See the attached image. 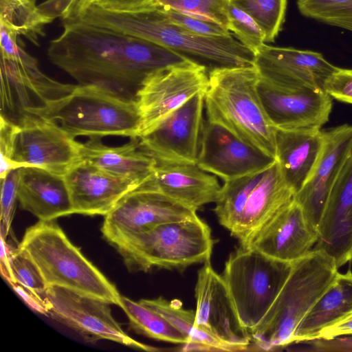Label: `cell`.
Wrapping results in <instances>:
<instances>
[{"label":"cell","mask_w":352,"mask_h":352,"mask_svg":"<svg viewBox=\"0 0 352 352\" xmlns=\"http://www.w3.org/2000/svg\"><path fill=\"white\" fill-rule=\"evenodd\" d=\"M63 26L62 34L49 43L51 63L78 85L126 100L135 102L151 74L192 60L149 41L78 20H63Z\"/></svg>","instance_id":"1"},{"label":"cell","mask_w":352,"mask_h":352,"mask_svg":"<svg viewBox=\"0 0 352 352\" xmlns=\"http://www.w3.org/2000/svg\"><path fill=\"white\" fill-rule=\"evenodd\" d=\"M261 28L265 43L274 41L285 21L287 0H232Z\"/></svg>","instance_id":"32"},{"label":"cell","mask_w":352,"mask_h":352,"mask_svg":"<svg viewBox=\"0 0 352 352\" xmlns=\"http://www.w3.org/2000/svg\"><path fill=\"white\" fill-rule=\"evenodd\" d=\"M154 0H95L93 4L115 11H138L153 8Z\"/></svg>","instance_id":"42"},{"label":"cell","mask_w":352,"mask_h":352,"mask_svg":"<svg viewBox=\"0 0 352 352\" xmlns=\"http://www.w3.org/2000/svg\"><path fill=\"white\" fill-rule=\"evenodd\" d=\"M324 144L308 181L295 196L308 222L317 230L330 193L352 147V125L324 131Z\"/></svg>","instance_id":"19"},{"label":"cell","mask_w":352,"mask_h":352,"mask_svg":"<svg viewBox=\"0 0 352 352\" xmlns=\"http://www.w3.org/2000/svg\"><path fill=\"white\" fill-rule=\"evenodd\" d=\"M204 96L205 93L195 96L140 136L141 147L159 161L197 164L204 124Z\"/></svg>","instance_id":"16"},{"label":"cell","mask_w":352,"mask_h":352,"mask_svg":"<svg viewBox=\"0 0 352 352\" xmlns=\"http://www.w3.org/2000/svg\"><path fill=\"white\" fill-rule=\"evenodd\" d=\"M139 187L162 193L196 211L215 203L221 188L216 177L197 164L159 160L151 177Z\"/></svg>","instance_id":"23"},{"label":"cell","mask_w":352,"mask_h":352,"mask_svg":"<svg viewBox=\"0 0 352 352\" xmlns=\"http://www.w3.org/2000/svg\"><path fill=\"white\" fill-rule=\"evenodd\" d=\"M19 168L1 179V236L6 239L11 228L17 200Z\"/></svg>","instance_id":"38"},{"label":"cell","mask_w":352,"mask_h":352,"mask_svg":"<svg viewBox=\"0 0 352 352\" xmlns=\"http://www.w3.org/2000/svg\"><path fill=\"white\" fill-rule=\"evenodd\" d=\"M79 151L81 160L140 185L151 177L157 164L156 159L141 147L138 138L120 146H108L100 139H89L80 142Z\"/></svg>","instance_id":"27"},{"label":"cell","mask_w":352,"mask_h":352,"mask_svg":"<svg viewBox=\"0 0 352 352\" xmlns=\"http://www.w3.org/2000/svg\"><path fill=\"white\" fill-rule=\"evenodd\" d=\"M76 85L50 78L31 55L19 60L1 56L0 117L19 125L28 116L69 95Z\"/></svg>","instance_id":"10"},{"label":"cell","mask_w":352,"mask_h":352,"mask_svg":"<svg viewBox=\"0 0 352 352\" xmlns=\"http://www.w3.org/2000/svg\"><path fill=\"white\" fill-rule=\"evenodd\" d=\"M72 0H46L38 5L42 12L53 21L63 17Z\"/></svg>","instance_id":"46"},{"label":"cell","mask_w":352,"mask_h":352,"mask_svg":"<svg viewBox=\"0 0 352 352\" xmlns=\"http://www.w3.org/2000/svg\"><path fill=\"white\" fill-rule=\"evenodd\" d=\"M318 239L317 230L308 222L302 208L294 199L258 230L245 248L292 263L305 256Z\"/></svg>","instance_id":"18"},{"label":"cell","mask_w":352,"mask_h":352,"mask_svg":"<svg viewBox=\"0 0 352 352\" xmlns=\"http://www.w3.org/2000/svg\"><path fill=\"white\" fill-rule=\"evenodd\" d=\"M352 313V272L337 273L329 287L322 294L298 326L294 343L316 339L324 328Z\"/></svg>","instance_id":"28"},{"label":"cell","mask_w":352,"mask_h":352,"mask_svg":"<svg viewBox=\"0 0 352 352\" xmlns=\"http://www.w3.org/2000/svg\"><path fill=\"white\" fill-rule=\"evenodd\" d=\"M320 129L276 130V160L295 195L308 181L321 156L324 135Z\"/></svg>","instance_id":"26"},{"label":"cell","mask_w":352,"mask_h":352,"mask_svg":"<svg viewBox=\"0 0 352 352\" xmlns=\"http://www.w3.org/2000/svg\"><path fill=\"white\" fill-rule=\"evenodd\" d=\"M11 264L16 283L36 294H44L47 286L34 263L25 252L17 248L12 250Z\"/></svg>","instance_id":"36"},{"label":"cell","mask_w":352,"mask_h":352,"mask_svg":"<svg viewBox=\"0 0 352 352\" xmlns=\"http://www.w3.org/2000/svg\"><path fill=\"white\" fill-rule=\"evenodd\" d=\"M49 315L89 341L108 340L146 351L159 349L138 342L124 331L111 314L109 303L67 288L51 286L44 293Z\"/></svg>","instance_id":"11"},{"label":"cell","mask_w":352,"mask_h":352,"mask_svg":"<svg viewBox=\"0 0 352 352\" xmlns=\"http://www.w3.org/2000/svg\"><path fill=\"white\" fill-rule=\"evenodd\" d=\"M338 269L333 258L321 250L312 249L292 263L280 292L250 333L255 349L274 351L294 344L298 326L333 283Z\"/></svg>","instance_id":"4"},{"label":"cell","mask_w":352,"mask_h":352,"mask_svg":"<svg viewBox=\"0 0 352 352\" xmlns=\"http://www.w3.org/2000/svg\"><path fill=\"white\" fill-rule=\"evenodd\" d=\"M17 249L34 263L47 287L57 286L120 307L122 296L74 245L58 223L39 221L29 227Z\"/></svg>","instance_id":"5"},{"label":"cell","mask_w":352,"mask_h":352,"mask_svg":"<svg viewBox=\"0 0 352 352\" xmlns=\"http://www.w3.org/2000/svg\"><path fill=\"white\" fill-rule=\"evenodd\" d=\"M157 9L171 23L195 34L214 37L232 36V33L225 26L215 22L201 19L173 9Z\"/></svg>","instance_id":"37"},{"label":"cell","mask_w":352,"mask_h":352,"mask_svg":"<svg viewBox=\"0 0 352 352\" xmlns=\"http://www.w3.org/2000/svg\"><path fill=\"white\" fill-rule=\"evenodd\" d=\"M52 19L45 16L36 0H0V23L38 46L45 27Z\"/></svg>","instance_id":"30"},{"label":"cell","mask_w":352,"mask_h":352,"mask_svg":"<svg viewBox=\"0 0 352 352\" xmlns=\"http://www.w3.org/2000/svg\"><path fill=\"white\" fill-rule=\"evenodd\" d=\"M34 116L57 123L74 138L139 137L140 117L136 102L118 98L95 87L78 84L69 95Z\"/></svg>","instance_id":"7"},{"label":"cell","mask_w":352,"mask_h":352,"mask_svg":"<svg viewBox=\"0 0 352 352\" xmlns=\"http://www.w3.org/2000/svg\"><path fill=\"white\" fill-rule=\"evenodd\" d=\"M292 263L240 246L225 263L221 276L239 319L250 333L261 322L285 283Z\"/></svg>","instance_id":"8"},{"label":"cell","mask_w":352,"mask_h":352,"mask_svg":"<svg viewBox=\"0 0 352 352\" xmlns=\"http://www.w3.org/2000/svg\"><path fill=\"white\" fill-rule=\"evenodd\" d=\"M18 126L12 160L21 167H38L64 176L81 161L80 142L57 123L30 116Z\"/></svg>","instance_id":"13"},{"label":"cell","mask_w":352,"mask_h":352,"mask_svg":"<svg viewBox=\"0 0 352 352\" xmlns=\"http://www.w3.org/2000/svg\"><path fill=\"white\" fill-rule=\"evenodd\" d=\"M110 244L130 272L153 267L180 271L210 261L214 240L210 227L197 216L160 224Z\"/></svg>","instance_id":"6"},{"label":"cell","mask_w":352,"mask_h":352,"mask_svg":"<svg viewBox=\"0 0 352 352\" xmlns=\"http://www.w3.org/2000/svg\"><path fill=\"white\" fill-rule=\"evenodd\" d=\"M352 335V313L339 322L323 329L316 338L331 339Z\"/></svg>","instance_id":"44"},{"label":"cell","mask_w":352,"mask_h":352,"mask_svg":"<svg viewBox=\"0 0 352 352\" xmlns=\"http://www.w3.org/2000/svg\"><path fill=\"white\" fill-rule=\"evenodd\" d=\"M195 292L197 327L237 351L250 350L251 336L241 324L226 285L210 261L199 270Z\"/></svg>","instance_id":"15"},{"label":"cell","mask_w":352,"mask_h":352,"mask_svg":"<svg viewBox=\"0 0 352 352\" xmlns=\"http://www.w3.org/2000/svg\"><path fill=\"white\" fill-rule=\"evenodd\" d=\"M94 1L95 0H72L62 19L70 20L76 19L85 10L92 5Z\"/></svg>","instance_id":"47"},{"label":"cell","mask_w":352,"mask_h":352,"mask_svg":"<svg viewBox=\"0 0 352 352\" xmlns=\"http://www.w3.org/2000/svg\"><path fill=\"white\" fill-rule=\"evenodd\" d=\"M17 201L23 210L39 221H53L74 214L64 176L38 167L19 168Z\"/></svg>","instance_id":"25"},{"label":"cell","mask_w":352,"mask_h":352,"mask_svg":"<svg viewBox=\"0 0 352 352\" xmlns=\"http://www.w3.org/2000/svg\"><path fill=\"white\" fill-rule=\"evenodd\" d=\"M208 83L206 65L193 60L164 67L148 76L136 96L140 117L139 137L195 96L206 93Z\"/></svg>","instance_id":"9"},{"label":"cell","mask_w":352,"mask_h":352,"mask_svg":"<svg viewBox=\"0 0 352 352\" xmlns=\"http://www.w3.org/2000/svg\"><path fill=\"white\" fill-rule=\"evenodd\" d=\"M323 89L332 98L352 104V69H338L324 82Z\"/></svg>","instance_id":"40"},{"label":"cell","mask_w":352,"mask_h":352,"mask_svg":"<svg viewBox=\"0 0 352 352\" xmlns=\"http://www.w3.org/2000/svg\"><path fill=\"white\" fill-rule=\"evenodd\" d=\"M301 14L352 32V0H297Z\"/></svg>","instance_id":"33"},{"label":"cell","mask_w":352,"mask_h":352,"mask_svg":"<svg viewBox=\"0 0 352 352\" xmlns=\"http://www.w3.org/2000/svg\"><path fill=\"white\" fill-rule=\"evenodd\" d=\"M11 253L12 250L6 239L1 236V272L2 276L10 285L16 283L12 268Z\"/></svg>","instance_id":"45"},{"label":"cell","mask_w":352,"mask_h":352,"mask_svg":"<svg viewBox=\"0 0 352 352\" xmlns=\"http://www.w3.org/2000/svg\"><path fill=\"white\" fill-rule=\"evenodd\" d=\"M144 305L166 318L187 340L182 351H237V350L197 327L195 310L183 307L179 300H168L160 296L153 299H141Z\"/></svg>","instance_id":"29"},{"label":"cell","mask_w":352,"mask_h":352,"mask_svg":"<svg viewBox=\"0 0 352 352\" xmlns=\"http://www.w3.org/2000/svg\"><path fill=\"white\" fill-rule=\"evenodd\" d=\"M18 128V125L0 117L1 179L10 170L21 168L12 160L14 140Z\"/></svg>","instance_id":"39"},{"label":"cell","mask_w":352,"mask_h":352,"mask_svg":"<svg viewBox=\"0 0 352 352\" xmlns=\"http://www.w3.org/2000/svg\"><path fill=\"white\" fill-rule=\"evenodd\" d=\"M276 160L267 168L252 174L244 208L230 233L245 247L258 230L278 211L294 199Z\"/></svg>","instance_id":"22"},{"label":"cell","mask_w":352,"mask_h":352,"mask_svg":"<svg viewBox=\"0 0 352 352\" xmlns=\"http://www.w3.org/2000/svg\"><path fill=\"white\" fill-rule=\"evenodd\" d=\"M313 249L331 256L338 268L352 260V147L330 193Z\"/></svg>","instance_id":"21"},{"label":"cell","mask_w":352,"mask_h":352,"mask_svg":"<svg viewBox=\"0 0 352 352\" xmlns=\"http://www.w3.org/2000/svg\"><path fill=\"white\" fill-rule=\"evenodd\" d=\"M299 343L305 344L306 351H352V335L338 336L331 339L316 338Z\"/></svg>","instance_id":"41"},{"label":"cell","mask_w":352,"mask_h":352,"mask_svg":"<svg viewBox=\"0 0 352 352\" xmlns=\"http://www.w3.org/2000/svg\"><path fill=\"white\" fill-rule=\"evenodd\" d=\"M232 0H154L153 8H168L226 28V8Z\"/></svg>","instance_id":"34"},{"label":"cell","mask_w":352,"mask_h":352,"mask_svg":"<svg viewBox=\"0 0 352 352\" xmlns=\"http://www.w3.org/2000/svg\"><path fill=\"white\" fill-rule=\"evenodd\" d=\"M120 308L129 318L133 331L155 340L184 344L186 338L162 316L144 305L122 296Z\"/></svg>","instance_id":"31"},{"label":"cell","mask_w":352,"mask_h":352,"mask_svg":"<svg viewBox=\"0 0 352 352\" xmlns=\"http://www.w3.org/2000/svg\"><path fill=\"white\" fill-rule=\"evenodd\" d=\"M74 214H107L128 192L140 186L136 181L107 172L81 160L64 175Z\"/></svg>","instance_id":"20"},{"label":"cell","mask_w":352,"mask_h":352,"mask_svg":"<svg viewBox=\"0 0 352 352\" xmlns=\"http://www.w3.org/2000/svg\"><path fill=\"white\" fill-rule=\"evenodd\" d=\"M276 160L223 127L204 121L197 162L204 170L227 182L261 171Z\"/></svg>","instance_id":"17"},{"label":"cell","mask_w":352,"mask_h":352,"mask_svg":"<svg viewBox=\"0 0 352 352\" xmlns=\"http://www.w3.org/2000/svg\"><path fill=\"white\" fill-rule=\"evenodd\" d=\"M258 91L276 129H320L329 119L333 98L316 84L272 83L260 78Z\"/></svg>","instance_id":"12"},{"label":"cell","mask_w":352,"mask_h":352,"mask_svg":"<svg viewBox=\"0 0 352 352\" xmlns=\"http://www.w3.org/2000/svg\"><path fill=\"white\" fill-rule=\"evenodd\" d=\"M197 211L159 192L138 187L104 216L101 232L109 243L160 224L197 217Z\"/></svg>","instance_id":"14"},{"label":"cell","mask_w":352,"mask_h":352,"mask_svg":"<svg viewBox=\"0 0 352 352\" xmlns=\"http://www.w3.org/2000/svg\"><path fill=\"white\" fill-rule=\"evenodd\" d=\"M11 286L30 308L41 314L49 315L50 306L45 298L30 292L18 283L12 284Z\"/></svg>","instance_id":"43"},{"label":"cell","mask_w":352,"mask_h":352,"mask_svg":"<svg viewBox=\"0 0 352 352\" xmlns=\"http://www.w3.org/2000/svg\"><path fill=\"white\" fill-rule=\"evenodd\" d=\"M254 66L260 78L272 83L304 81L323 88L338 67L321 53L263 44L255 54Z\"/></svg>","instance_id":"24"},{"label":"cell","mask_w":352,"mask_h":352,"mask_svg":"<svg viewBox=\"0 0 352 352\" xmlns=\"http://www.w3.org/2000/svg\"><path fill=\"white\" fill-rule=\"evenodd\" d=\"M204 96L207 120L276 160V130L258 91L255 66L215 67Z\"/></svg>","instance_id":"3"},{"label":"cell","mask_w":352,"mask_h":352,"mask_svg":"<svg viewBox=\"0 0 352 352\" xmlns=\"http://www.w3.org/2000/svg\"><path fill=\"white\" fill-rule=\"evenodd\" d=\"M76 20L149 41L185 56H195L209 63L213 68L254 65V52L232 36L214 37L195 34L171 23L156 8L115 11L92 4Z\"/></svg>","instance_id":"2"},{"label":"cell","mask_w":352,"mask_h":352,"mask_svg":"<svg viewBox=\"0 0 352 352\" xmlns=\"http://www.w3.org/2000/svg\"><path fill=\"white\" fill-rule=\"evenodd\" d=\"M227 29L255 54L265 43V35L256 21L230 1L226 8Z\"/></svg>","instance_id":"35"}]
</instances>
